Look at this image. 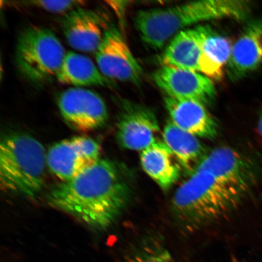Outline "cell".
<instances>
[{
    "label": "cell",
    "mask_w": 262,
    "mask_h": 262,
    "mask_svg": "<svg viewBox=\"0 0 262 262\" xmlns=\"http://www.w3.org/2000/svg\"><path fill=\"white\" fill-rule=\"evenodd\" d=\"M130 186L116 163L100 159L76 178L52 190L49 202L92 227H109L130 198Z\"/></svg>",
    "instance_id": "1"
},
{
    "label": "cell",
    "mask_w": 262,
    "mask_h": 262,
    "mask_svg": "<svg viewBox=\"0 0 262 262\" xmlns=\"http://www.w3.org/2000/svg\"><path fill=\"white\" fill-rule=\"evenodd\" d=\"M251 5L242 0H202L166 8L142 10L134 24L141 38L154 50L162 49L180 30L202 22L221 19L245 21Z\"/></svg>",
    "instance_id": "2"
},
{
    "label": "cell",
    "mask_w": 262,
    "mask_h": 262,
    "mask_svg": "<svg viewBox=\"0 0 262 262\" xmlns=\"http://www.w3.org/2000/svg\"><path fill=\"white\" fill-rule=\"evenodd\" d=\"M247 195L219 182L210 173L196 170L177 189L172 208L180 224L194 231L227 217Z\"/></svg>",
    "instance_id": "3"
},
{
    "label": "cell",
    "mask_w": 262,
    "mask_h": 262,
    "mask_svg": "<svg viewBox=\"0 0 262 262\" xmlns=\"http://www.w3.org/2000/svg\"><path fill=\"white\" fill-rule=\"evenodd\" d=\"M47 153L34 137L12 133L0 144V185L3 191L34 198L43 187Z\"/></svg>",
    "instance_id": "4"
},
{
    "label": "cell",
    "mask_w": 262,
    "mask_h": 262,
    "mask_svg": "<svg viewBox=\"0 0 262 262\" xmlns=\"http://www.w3.org/2000/svg\"><path fill=\"white\" fill-rule=\"evenodd\" d=\"M67 54L57 36L41 26H32L19 35L15 60L29 80L42 83L56 78Z\"/></svg>",
    "instance_id": "5"
},
{
    "label": "cell",
    "mask_w": 262,
    "mask_h": 262,
    "mask_svg": "<svg viewBox=\"0 0 262 262\" xmlns=\"http://www.w3.org/2000/svg\"><path fill=\"white\" fill-rule=\"evenodd\" d=\"M96 140L78 136L60 141L49 149L47 165L58 178L69 181L93 166L100 159Z\"/></svg>",
    "instance_id": "6"
},
{
    "label": "cell",
    "mask_w": 262,
    "mask_h": 262,
    "mask_svg": "<svg viewBox=\"0 0 262 262\" xmlns=\"http://www.w3.org/2000/svg\"><path fill=\"white\" fill-rule=\"evenodd\" d=\"M95 55L98 68L109 79L140 83L142 68L116 26H107L103 40Z\"/></svg>",
    "instance_id": "7"
},
{
    "label": "cell",
    "mask_w": 262,
    "mask_h": 262,
    "mask_svg": "<svg viewBox=\"0 0 262 262\" xmlns=\"http://www.w3.org/2000/svg\"><path fill=\"white\" fill-rule=\"evenodd\" d=\"M58 107L69 126L80 132H90L104 125L109 119L107 107L96 92L71 88L59 96Z\"/></svg>",
    "instance_id": "8"
},
{
    "label": "cell",
    "mask_w": 262,
    "mask_h": 262,
    "mask_svg": "<svg viewBox=\"0 0 262 262\" xmlns=\"http://www.w3.org/2000/svg\"><path fill=\"white\" fill-rule=\"evenodd\" d=\"M196 170L207 171L219 182L247 195L257 183V171L253 162L229 147L209 151Z\"/></svg>",
    "instance_id": "9"
},
{
    "label": "cell",
    "mask_w": 262,
    "mask_h": 262,
    "mask_svg": "<svg viewBox=\"0 0 262 262\" xmlns=\"http://www.w3.org/2000/svg\"><path fill=\"white\" fill-rule=\"evenodd\" d=\"M116 126L118 142L123 148L142 152L156 142L158 120L149 107L123 101Z\"/></svg>",
    "instance_id": "10"
},
{
    "label": "cell",
    "mask_w": 262,
    "mask_h": 262,
    "mask_svg": "<svg viewBox=\"0 0 262 262\" xmlns=\"http://www.w3.org/2000/svg\"><path fill=\"white\" fill-rule=\"evenodd\" d=\"M153 79L167 97L194 100L207 104L216 96L213 81L199 72L162 67L154 74Z\"/></svg>",
    "instance_id": "11"
},
{
    "label": "cell",
    "mask_w": 262,
    "mask_h": 262,
    "mask_svg": "<svg viewBox=\"0 0 262 262\" xmlns=\"http://www.w3.org/2000/svg\"><path fill=\"white\" fill-rule=\"evenodd\" d=\"M262 66V15L250 21L232 45L226 71L232 81H238Z\"/></svg>",
    "instance_id": "12"
},
{
    "label": "cell",
    "mask_w": 262,
    "mask_h": 262,
    "mask_svg": "<svg viewBox=\"0 0 262 262\" xmlns=\"http://www.w3.org/2000/svg\"><path fill=\"white\" fill-rule=\"evenodd\" d=\"M61 27L71 48L82 53L96 54L107 26L97 13L79 8L65 15Z\"/></svg>",
    "instance_id": "13"
},
{
    "label": "cell",
    "mask_w": 262,
    "mask_h": 262,
    "mask_svg": "<svg viewBox=\"0 0 262 262\" xmlns=\"http://www.w3.org/2000/svg\"><path fill=\"white\" fill-rule=\"evenodd\" d=\"M165 106L170 120L179 128L203 139H213L217 136V124L204 104L166 97Z\"/></svg>",
    "instance_id": "14"
},
{
    "label": "cell",
    "mask_w": 262,
    "mask_h": 262,
    "mask_svg": "<svg viewBox=\"0 0 262 262\" xmlns=\"http://www.w3.org/2000/svg\"><path fill=\"white\" fill-rule=\"evenodd\" d=\"M196 29L201 47L200 73L212 81H221L231 57V41L209 26H200Z\"/></svg>",
    "instance_id": "15"
},
{
    "label": "cell",
    "mask_w": 262,
    "mask_h": 262,
    "mask_svg": "<svg viewBox=\"0 0 262 262\" xmlns=\"http://www.w3.org/2000/svg\"><path fill=\"white\" fill-rule=\"evenodd\" d=\"M140 162L147 176L163 190H168L178 182L181 172L174 155L162 141L157 140L140 154Z\"/></svg>",
    "instance_id": "16"
},
{
    "label": "cell",
    "mask_w": 262,
    "mask_h": 262,
    "mask_svg": "<svg viewBox=\"0 0 262 262\" xmlns=\"http://www.w3.org/2000/svg\"><path fill=\"white\" fill-rule=\"evenodd\" d=\"M56 78L60 83L73 88L116 86L115 81L104 76L89 57L75 52L66 54Z\"/></svg>",
    "instance_id": "17"
},
{
    "label": "cell",
    "mask_w": 262,
    "mask_h": 262,
    "mask_svg": "<svg viewBox=\"0 0 262 262\" xmlns=\"http://www.w3.org/2000/svg\"><path fill=\"white\" fill-rule=\"evenodd\" d=\"M163 138L182 169L189 176L196 171L209 152L198 137L179 128L171 120L164 127Z\"/></svg>",
    "instance_id": "18"
},
{
    "label": "cell",
    "mask_w": 262,
    "mask_h": 262,
    "mask_svg": "<svg viewBox=\"0 0 262 262\" xmlns=\"http://www.w3.org/2000/svg\"><path fill=\"white\" fill-rule=\"evenodd\" d=\"M201 47L196 29L181 31L173 37L162 55L163 67L199 72Z\"/></svg>",
    "instance_id": "19"
},
{
    "label": "cell",
    "mask_w": 262,
    "mask_h": 262,
    "mask_svg": "<svg viewBox=\"0 0 262 262\" xmlns=\"http://www.w3.org/2000/svg\"><path fill=\"white\" fill-rule=\"evenodd\" d=\"M127 262H175V260L165 248L154 244L143 248Z\"/></svg>",
    "instance_id": "20"
},
{
    "label": "cell",
    "mask_w": 262,
    "mask_h": 262,
    "mask_svg": "<svg viewBox=\"0 0 262 262\" xmlns=\"http://www.w3.org/2000/svg\"><path fill=\"white\" fill-rule=\"evenodd\" d=\"M29 4L36 8L54 14H65L81 8L84 2L81 1H32Z\"/></svg>",
    "instance_id": "21"
},
{
    "label": "cell",
    "mask_w": 262,
    "mask_h": 262,
    "mask_svg": "<svg viewBox=\"0 0 262 262\" xmlns=\"http://www.w3.org/2000/svg\"><path fill=\"white\" fill-rule=\"evenodd\" d=\"M257 127L258 133L262 138V106L258 114Z\"/></svg>",
    "instance_id": "22"
}]
</instances>
